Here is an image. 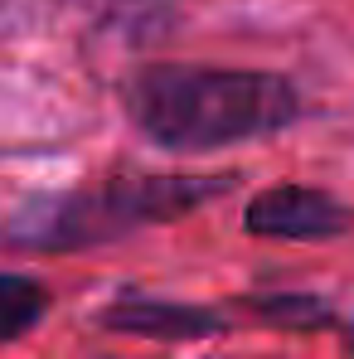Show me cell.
<instances>
[{
  "instance_id": "cell-6",
  "label": "cell",
  "mask_w": 354,
  "mask_h": 359,
  "mask_svg": "<svg viewBox=\"0 0 354 359\" xmlns=\"http://www.w3.org/2000/svg\"><path fill=\"white\" fill-rule=\"evenodd\" d=\"M252 311L272 325H292V330H311V325H325L330 320V306L320 297H257Z\"/></svg>"
},
{
  "instance_id": "cell-1",
  "label": "cell",
  "mask_w": 354,
  "mask_h": 359,
  "mask_svg": "<svg viewBox=\"0 0 354 359\" xmlns=\"http://www.w3.org/2000/svg\"><path fill=\"white\" fill-rule=\"evenodd\" d=\"M121 107L131 126L175 156H204L277 136L301 117V93L282 73L214 63H146L126 73Z\"/></svg>"
},
{
  "instance_id": "cell-3",
  "label": "cell",
  "mask_w": 354,
  "mask_h": 359,
  "mask_svg": "<svg viewBox=\"0 0 354 359\" xmlns=\"http://www.w3.org/2000/svg\"><path fill=\"white\" fill-rule=\"evenodd\" d=\"M243 224L257 238L325 243L354 229V209H345L340 199H330L325 189H311V184H272L247 204Z\"/></svg>"
},
{
  "instance_id": "cell-2",
  "label": "cell",
  "mask_w": 354,
  "mask_h": 359,
  "mask_svg": "<svg viewBox=\"0 0 354 359\" xmlns=\"http://www.w3.org/2000/svg\"><path fill=\"white\" fill-rule=\"evenodd\" d=\"M233 175H117L73 194L34 199L10 219V238L39 252H68L93 243H117L136 229H156L229 194Z\"/></svg>"
},
{
  "instance_id": "cell-4",
  "label": "cell",
  "mask_w": 354,
  "mask_h": 359,
  "mask_svg": "<svg viewBox=\"0 0 354 359\" xmlns=\"http://www.w3.org/2000/svg\"><path fill=\"white\" fill-rule=\"evenodd\" d=\"M102 325L126 330V335H151V340H204V335H219L224 330V316L219 311H204V306L131 297V301L107 306L102 311Z\"/></svg>"
},
{
  "instance_id": "cell-7",
  "label": "cell",
  "mask_w": 354,
  "mask_h": 359,
  "mask_svg": "<svg viewBox=\"0 0 354 359\" xmlns=\"http://www.w3.org/2000/svg\"><path fill=\"white\" fill-rule=\"evenodd\" d=\"M345 345H350V350H354V325H350V335H345Z\"/></svg>"
},
{
  "instance_id": "cell-5",
  "label": "cell",
  "mask_w": 354,
  "mask_h": 359,
  "mask_svg": "<svg viewBox=\"0 0 354 359\" xmlns=\"http://www.w3.org/2000/svg\"><path fill=\"white\" fill-rule=\"evenodd\" d=\"M44 311H49V292H44L34 277L0 272V345L29 335V330L44 320Z\"/></svg>"
}]
</instances>
